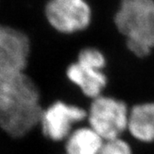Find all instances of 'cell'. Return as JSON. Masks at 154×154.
<instances>
[{
    "label": "cell",
    "mask_w": 154,
    "mask_h": 154,
    "mask_svg": "<svg viewBox=\"0 0 154 154\" xmlns=\"http://www.w3.org/2000/svg\"><path fill=\"white\" fill-rule=\"evenodd\" d=\"M128 129L134 138L143 142L154 140V103L134 106L129 111Z\"/></svg>",
    "instance_id": "8"
},
{
    "label": "cell",
    "mask_w": 154,
    "mask_h": 154,
    "mask_svg": "<svg viewBox=\"0 0 154 154\" xmlns=\"http://www.w3.org/2000/svg\"><path fill=\"white\" fill-rule=\"evenodd\" d=\"M98 154H132L130 146L120 138L105 140Z\"/></svg>",
    "instance_id": "10"
},
{
    "label": "cell",
    "mask_w": 154,
    "mask_h": 154,
    "mask_svg": "<svg viewBox=\"0 0 154 154\" xmlns=\"http://www.w3.org/2000/svg\"><path fill=\"white\" fill-rule=\"evenodd\" d=\"M30 53V41L22 30L0 23V74L23 72Z\"/></svg>",
    "instance_id": "6"
},
{
    "label": "cell",
    "mask_w": 154,
    "mask_h": 154,
    "mask_svg": "<svg viewBox=\"0 0 154 154\" xmlns=\"http://www.w3.org/2000/svg\"><path fill=\"white\" fill-rule=\"evenodd\" d=\"M43 110L38 88L23 72L0 74V128L20 138L39 123Z\"/></svg>",
    "instance_id": "1"
},
{
    "label": "cell",
    "mask_w": 154,
    "mask_h": 154,
    "mask_svg": "<svg viewBox=\"0 0 154 154\" xmlns=\"http://www.w3.org/2000/svg\"><path fill=\"white\" fill-rule=\"evenodd\" d=\"M128 48L139 57L154 48V0H121L114 18Z\"/></svg>",
    "instance_id": "2"
},
{
    "label": "cell",
    "mask_w": 154,
    "mask_h": 154,
    "mask_svg": "<svg viewBox=\"0 0 154 154\" xmlns=\"http://www.w3.org/2000/svg\"><path fill=\"white\" fill-rule=\"evenodd\" d=\"M129 111L124 102L100 95L93 99L88 121L90 127L104 140L120 138L128 129Z\"/></svg>",
    "instance_id": "3"
},
{
    "label": "cell",
    "mask_w": 154,
    "mask_h": 154,
    "mask_svg": "<svg viewBox=\"0 0 154 154\" xmlns=\"http://www.w3.org/2000/svg\"><path fill=\"white\" fill-rule=\"evenodd\" d=\"M45 15L50 25L63 33H73L88 28L91 10L84 0H49Z\"/></svg>",
    "instance_id": "5"
},
{
    "label": "cell",
    "mask_w": 154,
    "mask_h": 154,
    "mask_svg": "<svg viewBox=\"0 0 154 154\" xmlns=\"http://www.w3.org/2000/svg\"><path fill=\"white\" fill-rule=\"evenodd\" d=\"M105 65L104 55L95 48L83 49L78 60L67 69V76L83 94L94 99L101 95L107 80L101 69Z\"/></svg>",
    "instance_id": "4"
},
{
    "label": "cell",
    "mask_w": 154,
    "mask_h": 154,
    "mask_svg": "<svg viewBox=\"0 0 154 154\" xmlns=\"http://www.w3.org/2000/svg\"><path fill=\"white\" fill-rule=\"evenodd\" d=\"M105 140L91 127L77 128L66 139V154H98Z\"/></svg>",
    "instance_id": "9"
},
{
    "label": "cell",
    "mask_w": 154,
    "mask_h": 154,
    "mask_svg": "<svg viewBox=\"0 0 154 154\" xmlns=\"http://www.w3.org/2000/svg\"><path fill=\"white\" fill-rule=\"evenodd\" d=\"M87 111L75 105L56 102L43 110L39 123L45 135L54 141L66 140L75 123L84 120Z\"/></svg>",
    "instance_id": "7"
}]
</instances>
